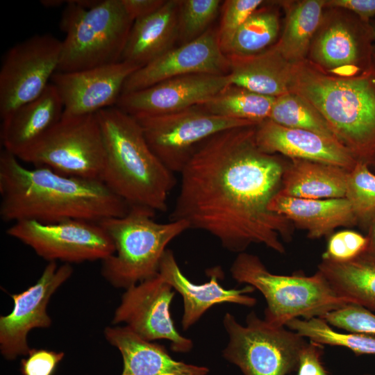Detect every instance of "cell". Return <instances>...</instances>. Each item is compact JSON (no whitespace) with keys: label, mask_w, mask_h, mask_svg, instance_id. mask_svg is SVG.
<instances>
[{"label":"cell","mask_w":375,"mask_h":375,"mask_svg":"<svg viewBox=\"0 0 375 375\" xmlns=\"http://www.w3.org/2000/svg\"><path fill=\"white\" fill-rule=\"evenodd\" d=\"M219 0H182L178 10V39L182 44L203 35L216 17Z\"/></svg>","instance_id":"33"},{"label":"cell","mask_w":375,"mask_h":375,"mask_svg":"<svg viewBox=\"0 0 375 375\" xmlns=\"http://www.w3.org/2000/svg\"><path fill=\"white\" fill-rule=\"evenodd\" d=\"M6 233L49 262L102 261L115 250L112 239L99 223L85 220L51 224L22 220L14 222Z\"/></svg>","instance_id":"12"},{"label":"cell","mask_w":375,"mask_h":375,"mask_svg":"<svg viewBox=\"0 0 375 375\" xmlns=\"http://www.w3.org/2000/svg\"><path fill=\"white\" fill-rule=\"evenodd\" d=\"M156 212L140 206L130 207L122 217L99 222L112 239L113 254L102 260L101 274L112 286L125 288L154 277L168 244L185 231L188 222L158 223Z\"/></svg>","instance_id":"5"},{"label":"cell","mask_w":375,"mask_h":375,"mask_svg":"<svg viewBox=\"0 0 375 375\" xmlns=\"http://www.w3.org/2000/svg\"><path fill=\"white\" fill-rule=\"evenodd\" d=\"M367 236L351 230L332 233L322 258L344 262L354 258L366 251Z\"/></svg>","instance_id":"37"},{"label":"cell","mask_w":375,"mask_h":375,"mask_svg":"<svg viewBox=\"0 0 375 375\" xmlns=\"http://www.w3.org/2000/svg\"><path fill=\"white\" fill-rule=\"evenodd\" d=\"M275 99L231 84L199 106L215 115L259 124L269 118Z\"/></svg>","instance_id":"29"},{"label":"cell","mask_w":375,"mask_h":375,"mask_svg":"<svg viewBox=\"0 0 375 375\" xmlns=\"http://www.w3.org/2000/svg\"><path fill=\"white\" fill-rule=\"evenodd\" d=\"M279 18L271 8L257 9L235 32L223 53L250 56L272 47L279 32Z\"/></svg>","instance_id":"30"},{"label":"cell","mask_w":375,"mask_h":375,"mask_svg":"<svg viewBox=\"0 0 375 375\" xmlns=\"http://www.w3.org/2000/svg\"><path fill=\"white\" fill-rule=\"evenodd\" d=\"M285 10V26L274 44L281 54L294 64L306 59L312 39L326 8V0L283 1Z\"/></svg>","instance_id":"28"},{"label":"cell","mask_w":375,"mask_h":375,"mask_svg":"<svg viewBox=\"0 0 375 375\" xmlns=\"http://www.w3.org/2000/svg\"><path fill=\"white\" fill-rule=\"evenodd\" d=\"M27 356L21 361L20 369L23 375H53L65 353L44 349H31Z\"/></svg>","instance_id":"38"},{"label":"cell","mask_w":375,"mask_h":375,"mask_svg":"<svg viewBox=\"0 0 375 375\" xmlns=\"http://www.w3.org/2000/svg\"><path fill=\"white\" fill-rule=\"evenodd\" d=\"M97 115L106 151L101 181L130 207L165 211L176 179L151 149L139 123L116 106Z\"/></svg>","instance_id":"4"},{"label":"cell","mask_w":375,"mask_h":375,"mask_svg":"<svg viewBox=\"0 0 375 375\" xmlns=\"http://www.w3.org/2000/svg\"><path fill=\"white\" fill-rule=\"evenodd\" d=\"M269 208L289 220L294 227L306 230L310 239L331 235L340 226H353L359 222L346 198L306 199L277 193Z\"/></svg>","instance_id":"23"},{"label":"cell","mask_w":375,"mask_h":375,"mask_svg":"<svg viewBox=\"0 0 375 375\" xmlns=\"http://www.w3.org/2000/svg\"><path fill=\"white\" fill-rule=\"evenodd\" d=\"M370 168L373 167V169L375 170V160L374 162L369 166Z\"/></svg>","instance_id":"45"},{"label":"cell","mask_w":375,"mask_h":375,"mask_svg":"<svg viewBox=\"0 0 375 375\" xmlns=\"http://www.w3.org/2000/svg\"><path fill=\"white\" fill-rule=\"evenodd\" d=\"M317 270L338 296L375 311V258L364 252L344 262L322 258Z\"/></svg>","instance_id":"27"},{"label":"cell","mask_w":375,"mask_h":375,"mask_svg":"<svg viewBox=\"0 0 375 375\" xmlns=\"http://www.w3.org/2000/svg\"><path fill=\"white\" fill-rule=\"evenodd\" d=\"M345 10L323 14L309 49L308 60L323 70L355 76L374 67V39L370 22Z\"/></svg>","instance_id":"13"},{"label":"cell","mask_w":375,"mask_h":375,"mask_svg":"<svg viewBox=\"0 0 375 375\" xmlns=\"http://www.w3.org/2000/svg\"><path fill=\"white\" fill-rule=\"evenodd\" d=\"M151 149L172 172L181 173L195 148L222 131L257 125L252 122L212 115L200 106L180 111L133 117Z\"/></svg>","instance_id":"10"},{"label":"cell","mask_w":375,"mask_h":375,"mask_svg":"<svg viewBox=\"0 0 375 375\" xmlns=\"http://www.w3.org/2000/svg\"><path fill=\"white\" fill-rule=\"evenodd\" d=\"M140 67L126 61L73 72L53 74L51 83L64 106V115L96 114L115 106L126 79Z\"/></svg>","instance_id":"18"},{"label":"cell","mask_w":375,"mask_h":375,"mask_svg":"<svg viewBox=\"0 0 375 375\" xmlns=\"http://www.w3.org/2000/svg\"><path fill=\"white\" fill-rule=\"evenodd\" d=\"M256 142L268 154L328 163L351 170L358 161L338 140L312 131L292 128L267 119L256 126Z\"/></svg>","instance_id":"20"},{"label":"cell","mask_w":375,"mask_h":375,"mask_svg":"<svg viewBox=\"0 0 375 375\" xmlns=\"http://www.w3.org/2000/svg\"><path fill=\"white\" fill-rule=\"evenodd\" d=\"M17 158L63 175L101 181L106 151L97 113L62 115L54 126Z\"/></svg>","instance_id":"8"},{"label":"cell","mask_w":375,"mask_h":375,"mask_svg":"<svg viewBox=\"0 0 375 375\" xmlns=\"http://www.w3.org/2000/svg\"><path fill=\"white\" fill-rule=\"evenodd\" d=\"M0 217L6 222H99L122 217L130 209L101 181L69 176L45 167L28 169L4 149L0 153Z\"/></svg>","instance_id":"2"},{"label":"cell","mask_w":375,"mask_h":375,"mask_svg":"<svg viewBox=\"0 0 375 375\" xmlns=\"http://www.w3.org/2000/svg\"><path fill=\"white\" fill-rule=\"evenodd\" d=\"M321 318L328 324L349 332L375 335V314L359 305L349 303Z\"/></svg>","instance_id":"36"},{"label":"cell","mask_w":375,"mask_h":375,"mask_svg":"<svg viewBox=\"0 0 375 375\" xmlns=\"http://www.w3.org/2000/svg\"><path fill=\"white\" fill-rule=\"evenodd\" d=\"M322 351V344L307 342L300 354L297 375H328L321 361Z\"/></svg>","instance_id":"39"},{"label":"cell","mask_w":375,"mask_h":375,"mask_svg":"<svg viewBox=\"0 0 375 375\" xmlns=\"http://www.w3.org/2000/svg\"><path fill=\"white\" fill-rule=\"evenodd\" d=\"M128 16L133 22L147 17L161 8L164 0H121Z\"/></svg>","instance_id":"41"},{"label":"cell","mask_w":375,"mask_h":375,"mask_svg":"<svg viewBox=\"0 0 375 375\" xmlns=\"http://www.w3.org/2000/svg\"><path fill=\"white\" fill-rule=\"evenodd\" d=\"M367 235L368 244L365 253L375 258V211L372 214L367 220Z\"/></svg>","instance_id":"42"},{"label":"cell","mask_w":375,"mask_h":375,"mask_svg":"<svg viewBox=\"0 0 375 375\" xmlns=\"http://www.w3.org/2000/svg\"><path fill=\"white\" fill-rule=\"evenodd\" d=\"M373 64L375 68V46H374V54H373Z\"/></svg>","instance_id":"44"},{"label":"cell","mask_w":375,"mask_h":375,"mask_svg":"<svg viewBox=\"0 0 375 375\" xmlns=\"http://www.w3.org/2000/svg\"><path fill=\"white\" fill-rule=\"evenodd\" d=\"M223 324L228 335L223 356L244 375H287L298 369L308 342L296 332L272 325L253 311L247 315L244 326L229 312Z\"/></svg>","instance_id":"9"},{"label":"cell","mask_w":375,"mask_h":375,"mask_svg":"<svg viewBox=\"0 0 375 375\" xmlns=\"http://www.w3.org/2000/svg\"><path fill=\"white\" fill-rule=\"evenodd\" d=\"M179 0L166 1L153 14L133 22L121 61L140 67L174 48L178 38Z\"/></svg>","instance_id":"24"},{"label":"cell","mask_w":375,"mask_h":375,"mask_svg":"<svg viewBox=\"0 0 375 375\" xmlns=\"http://www.w3.org/2000/svg\"><path fill=\"white\" fill-rule=\"evenodd\" d=\"M230 83L251 92L277 97L289 92L292 64L274 44L250 56H226Z\"/></svg>","instance_id":"25"},{"label":"cell","mask_w":375,"mask_h":375,"mask_svg":"<svg viewBox=\"0 0 375 375\" xmlns=\"http://www.w3.org/2000/svg\"><path fill=\"white\" fill-rule=\"evenodd\" d=\"M256 126L222 131L195 148L180 173L170 220L208 233L232 252L258 244L283 254L294 226L269 205L287 162L259 149Z\"/></svg>","instance_id":"1"},{"label":"cell","mask_w":375,"mask_h":375,"mask_svg":"<svg viewBox=\"0 0 375 375\" xmlns=\"http://www.w3.org/2000/svg\"><path fill=\"white\" fill-rule=\"evenodd\" d=\"M326 7L350 11L368 23L375 18V0H328Z\"/></svg>","instance_id":"40"},{"label":"cell","mask_w":375,"mask_h":375,"mask_svg":"<svg viewBox=\"0 0 375 375\" xmlns=\"http://www.w3.org/2000/svg\"><path fill=\"white\" fill-rule=\"evenodd\" d=\"M366 375H369V374H366Z\"/></svg>","instance_id":"46"},{"label":"cell","mask_w":375,"mask_h":375,"mask_svg":"<svg viewBox=\"0 0 375 375\" xmlns=\"http://www.w3.org/2000/svg\"><path fill=\"white\" fill-rule=\"evenodd\" d=\"M63 1L60 28L65 33L57 72H73L120 62L133 20L121 0Z\"/></svg>","instance_id":"6"},{"label":"cell","mask_w":375,"mask_h":375,"mask_svg":"<svg viewBox=\"0 0 375 375\" xmlns=\"http://www.w3.org/2000/svg\"><path fill=\"white\" fill-rule=\"evenodd\" d=\"M262 0H227L222 6L218 38L222 51L238 28L263 3Z\"/></svg>","instance_id":"35"},{"label":"cell","mask_w":375,"mask_h":375,"mask_svg":"<svg viewBox=\"0 0 375 375\" xmlns=\"http://www.w3.org/2000/svg\"><path fill=\"white\" fill-rule=\"evenodd\" d=\"M285 326L310 341L320 344L346 347L356 355H375V335L361 333H340L334 331L321 317L294 318Z\"/></svg>","instance_id":"31"},{"label":"cell","mask_w":375,"mask_h":375,"mask_svg":"<svg viewBox=\"0 0 375 375\" xmlns=\"http://www.w3.org/2000/svg\"><path fill=\"white\" fill-rule=\"evenodd\" d=\"M230 62L222 52L218 31L208 28L188 43L173 48L133 72L122 94L138 91L163 81L190 74L227 75Z\"/></svg>","instance_id":"16"},{"label":"cell","mask_w":375,"mask_h":375,"mask_svg":"<svg viewBox=\"0 0 375 375\" xmlns=\"http://www.w3.org/2000/svg\"><path fill=\"white\" fill-rule=\"evenodd\" d=\"M289 91L308 101L358 162L375 160V68L355 76L327 72L307 58L292 64Z\"/></svg>","instance_id":"3"},{"label":"cell","mask_w":375,"mask_h":375,"mask_svg":"<svg viewBox=\"0 0 375 375\" xmlns=\"http://www.w3.org/2000/svg\"><path fill=\"white\" fill-rule=\"evenodd\" d=\"M349 170L313 160L291 158L278 193L306 199L345 198Z\"/></svg>","instance_id":"26"},{"label":"cell","mask_w":375,"mask_h":375,"mask_svg":"<svg viewBox=\"0 0 375 375\" xmlns=\"http://www.w3.org/2000/svg\"><path fill=\"white\" fill-rule=\"evenodd\" d=\"M69 263L58 267L49 262L37 282L26 290L10 294L14 302L10 314L0 317V351L7 360L27 355V335L37 328H49L51 319L47 308L51 296L72 276Z\"/></svg>","instance_id":"15"},{"label":"cell","mask_w":375,"mask_h":375,"mask_svg":"<svg viewBox=\"0 0 375 375\" xmlns=\"http://www.w3.org/2000/svg\"><path fill=\"white\" fill-rule=\"evenodd\" d=\"M106 340L121 353L122 375H208V368L173 359L165 347L146 340L127 326H108Z\"/></svg>","instance_id":"21"},{"label":"cell","mask_w":375,"mask_h":375,"mask_svg":"<svg viewBox=\"0 0 375 375\" xmlns=\"http://www.w3.org/2000/svg\"><path fill=\"white\" fill-rule=\"evenodd\" d=\"M371 27L372 29L373 36L375 42V18L370 22Z\"/></svg>","instance_id":"43"},{"label":"cell","mask_w":375,"mask_h":375,"mask_svg":"<svg viewBox=\"0 0 375 375\" xmlns=\"http://www.w3.org/2000/svg\"><path fill=\"white\" fill-rule=\"evenodd\" d=\"M268 119L285 127L306 130L338 140L322 115L308 101L291 92L276 97Z\"/></svg>","instance_id":"32"},{"label":"cell","mask_w":375,"mask_h":375,"mask_svg":"<svg viewBox=\"0 0 375 375\" xmlns=\"http://www.w3.org/2000/svg\"><path fill=\"white\" fill-rule=\"evenodd\" d=\"M345 198L359 222H366L375 211V173L365 163L358 162L349 172Z\"/></svg>","instance_id":"34"},{"label":"cell","mask_w":375,"mask_h":375,"mask_svg":"<svg viewBox=\"0 0 375 375\" xmlns=\"http://www.w3.org/2000/svg\"><path fill=\"white\" fill-rule=\"evenodd\" d=\"M207 274L210 276V281L195 284L183 274L170 249L165 251L160 260L158 274L183 297L181 325L183 330L194 325L216 304L232 303L248 307L256 304V299L247 294L256 290L251 285H247L242 289H226L218 281L223 276L221 267L209 269Z\"/></svg>","instance_id":"19"},{"label":"cell","mask_w":375,"mask_h":375,"mask_svg":"<svg viewBox=\"0 0 375 375\" xmlns=\"http://www.w3.org/2000/svg\"><path fill=\"white\" fill-rule=\"evenodd\" d=\"M229 85L228 74H186L122 94L115 106L132 117L173 112L201 106Z\"/></svg>","instance_id":"17"},{"label":"cell","mask_w":375,"mask_h":375,"mask_svg":"<svg viewBox=\"0 0 375 375\" xmlns=\"http://www.w3.org/2000/svg\"><path fill=\"white\" fill-rule=\"evenodd\" d=\"M62 41L51 34H36L12 47L0 69V117L40 96L57 72Z\"/></svg>","instance_id":"11"},{"label":"cell","mask_w":375,"mask_h":375,"mask_svg":"<svg viewBox=\"0 0 375 375\" xmlns=\"http://www.w3.org/2000/svg\"><path fill=\"white\" fill-rule=\"evenodd\" d=\"M230 272L238 283L260 292L267 303L264 319L276 326L299 317H322L351 303L338 296L318 270L312 276L275 274L257 256L244 251L238 254Z\"/></svg>","instance_id":"7"},{"label":"cell","mask_w":375,"mask_h":375,"mask_svg":"<svg viewBox=\"0 0 375 375\" xmlns=\"http://www.w3.org/2000/svg\"><path fill=\"white\" fill-rule=\"evenodd\" d=\"M158 274L126 290L115 311L112 323H124L140 338L153 341L167 340L172 351L186 353L192 341L176 330L170 312L174 292Z\"/></svg>","instance_id":"14"},{"label":"cell","mask_w":375,"mask_h":375,"mask_svg":"<svg viewBox=\"0 0 375 375\" xmlns=\"http://www.w3.org/2000/svg\"><path fill=\"white\" fill-rule=\"evenodd\" d=\"M63 112L61 97L51 83L40 96L1 120L0 139L3 149L17 157L54 126Z\"/></svg>","instance_id":"22"}]
</instances>
